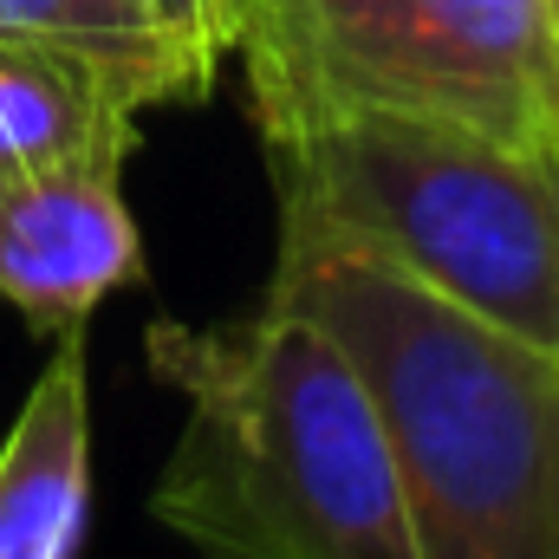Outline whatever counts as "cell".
<instances>
[{
  "label": "cell",
  "instance_id": "2",
  "mask_svg": "<svg viewBox=\"0 0 559 559\" xmlns=\"http://www.w3.org/2000/svg\"><path fill=\"white\" fill-rule=\"evenodd\" d=\"M267 293L312 312L365 371L417 559H559V352L312 228H280Z\"/></svg>",
  "mask_w": 559,
  "mask_h": 559
},
{
  "label": "cell",
  "instance_id": "9",
  "mask_svg": "<svg viewBox=\"0 0 559 559\" xmlns=\"http://www.w3.org/2000/svg\"><path fill=\"white\" fill-rule=\"evenodd\" d=\"M143 13L176 39V46H189L209 72L222 66V52H235V0H138Z\"/></svg>",
  "mask_w": 559,
  "mask_h": 559
},
{
  "label": "cell",
  "instance_id": "1",
  "mask_svg": "<svg viewBox=\"0 0 559 559\" xmlns=\"http://www.w3.org/2000/svg\"><path fill=\"white\" fill-rule=\"evenodd\" d=\"M182 436L150 514L202 559H417L384 411L352 352L299 306L235 325H150Z\"/></svg>",
  "mask_w": 559,
  "mask_h": 559
},
{
  "label": "cell",
  "instance_id": "11",
  "mask_svg": "<svg viewBox=\"0 0 559 559\" xmlns=\"http://www.w3.org/2000/svg\"><path fill=\"white\" fill-rule=\"evenodd\" d=\"M547 13H554V26H559V0H547Z\"/></svg>",
  "mask_w": 559,
  "mask_h": 559
},
{
  "label": "cell",
  "instance_id": "4",
  "mask_svg": "<svg viewBox=\"0 0 559 559\" xmlns=\"http://www.w3.org/2000/svg\"><path fill=\"white\" fill-rule=\"evenodd\" d=\"M248 105H365L547 143L559 26L547 0H241Z\"/></svg>",
  "mask_w": 559,
  "mask_h": 559
},
{
  "label": "cell",
  "instance_id": "6",
  "mask_svg": "<svg viewBox=\"0 0 559 559\" xmlns=\"http://www.w3.org/2000/svg\"><path fill=\"white\" fill-rule=\"evenodd\" d=\"M92 508L85 325L59 332L0 442V559H72Z\"/></svg>",
  "mask_w": 559,
  "mask_h": 559
},
{
  "label": "cell",
  "instance_id": "3",
  "mask_svg": "<svg viewBox=\"0 0 559 559\" xmlns=\"http://www.w3.org/2000/svg\"><path fill=\"white\" fill-rule=\"evenodd\" d=\"M280 228L338 235L436 299L559 352V156L547 143L365 111H254Z\"/></svg>",
  "mask_w": 559,
  "mask_h": 559
},
{
  "label": "cell",
  "instance_id": "5",
  "mask_svg": "<svg viewBox=\"0 0 559 559\" xmlns=\"http://www.w3.org/2000/svg\"><path fill=\"white\" fill-rule=\"evenodd\" d=\"M143 280V241L118 163H52L0 176V299L39 332L85 325Z\"/></svg>",
  "mask_w": 559,
  "mask_h": 559
},
{
  "label": "cell",
  "instance_id": "8",
  "mask_svg": "<svg viewBox=\"0 0 559 559\" xmlns=\"http://www.w3.org/2000/svg\"><path fill=\"white\" fill-rule=\"evenodd\" d=\"M0 39L59 46L105 72H118L143 105H182L215 85V72L176 46L138 0H0Z\"/></svg>",
  "mask_w": 559,
  "mask_h": 559
},
{
  "label": "cell",
  "instance_id": "7",
  "mask_svg": "<svg viewBox=\"0 0 559 559\" xmlns=\"http://www.w3.org/2000/svg\"><path fill=\"white\" fill-rule=\"evenodd\" d=\"M150 111L138 92L59 46L0 39V176L52 163H118L138 143Z\"/></svg>",
  "mask_w": 559,
  "mask_h": 559
},
{
  "label": "cell",
  "instance_id": "10",
  "mask_svg": "<svg viewBox=\"0 0 559 559\" xmlns=\"http://www.w3.org/2000/svg\"><path fill=\"white\" fill-rule=\"evenodd\" d=\"M547 150L559 156V85H554V118H547Z\"/></svg>",
  "mask_w": 559,
  "mask_h": 559
},
{
  "label": "cell",
  "instance_id": "12",
  "mask_svg": "<svg viewBox=\"0 0 559 559\" xmlns=\"http://www.w3.org/2000/svg\"><path fill=\"white\" fill-rule=\"evenodd\" d=\"M235 7H241V0H235ZM235 20H241V13H235Z\"/></svg>",
  "mask_w": 559,
  "mask_h": 559
}]
</instances>
